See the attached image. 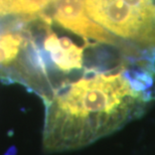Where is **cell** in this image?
I'll return each mask as SVG.
<instances>
[{"instance_id":"obj_3","label":"cell","mask_w":155,"mask_h":155,"mask_svg":"<svg viewBox=\"0 0 155 155\" xmlns=\"http://www.w3.org/2000/svg\"><path fill=\"white\" fill-rule=\"evenodd\" d=\"M52 18L64 28L102 43L114 45L113 35L94 21L86 10L85 0H55Z\"/></svg>"},{"instance_id":"obj_2","label":"cell","mask_w":155,"mask_h":155,"mask_svg":"<svg viewBox=\"0 0 155 155\" xmlns=\"http://www.w3.org/2000/svg\"><path fill=\"white\" fill-rule=\"evenodd\" d=\"M85 6L108 31L155 49V0H85Z\"/></svg>"},{"instance_id":"obj_1","label":"cell","mask_w":155,"mask_h":155,"mask_svg":"<svg viewBox=\"0 0 155 155\" xmlns=\"http://www.w3.org/2000/svg\"><path fill=\"white\" fill-rule=\"evenodd\" d=\"M155 100L120 70L86 71L64 81L46 98L42 145L46 152L76 150L140 118Z\"/></svg>"},{"instance_id":"obj_4","label":"cell","mask_w":155,"mask_h":155,"mask_svg":"<svg viewBox=\"0 0 155 155\" xmlns=\"http://www.w3.org/2000/svg\"><path fill=\"white\" fill-rule=\"evenodd\" d=\"M43 40V51L48 60L49 68H54L58 72L70 74L80 71L84 67V48L77 45L68 38H61L46 28Z\"/></svg>"},{"instance_id":"obj_5","label":"cell","mask_w":155,"mask_h":155,"mask_svg":"<svg viewBox=\"0 0 155 155\" xmlns=\"http://www.w3.org/2000/svg\"><path fill=\"white\" fill-rule=\"evenodd\" d=\"M55 0H0V16L45 15V11L54 5Z\"/></svg>"},{"instance_id":"obj_6","label":"cell","mask_w":155,"mask_h":155,"mask_svg":"<svg viewBox=\"0 0 155 155\" xmlns=\"http://www.w3.org/2000/svg\"><path fill=\"white\" fill-rule=\"evenodd\" d=\"M24 45V38L17 32H4L0 35V66L7 64L16 58Z\"/></svg>"}]
</instances>
